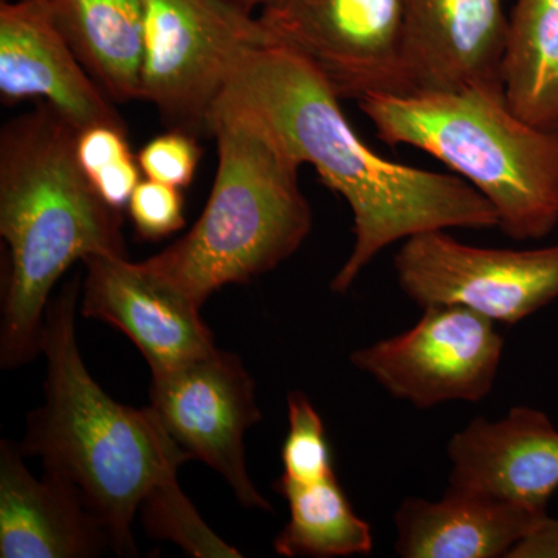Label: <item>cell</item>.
I'll return each instance as SVG.
<instances>
[{"mask_svg":"<svg viewBox=\"0 0 558 558\" xmlns=\"http://www.w3.org/2000/svg\"><path fill=\"white\" fill-rule=\"evenodd\" d=\"M328 81L274 39L245 51L219 101L256 117L351 208L354 245L330 289L344 293L385 248L432 230L498 229L494 207L459 175L396 163L359 137ZM218 101V102H219Z\"/></svg>","mask_w":558,"mask_h":558,"instance_id":"cell-1","label":"cell"},{"mask_svg":"<svg viewBox=\"0 0 558 558\" xmlns=\"http://www.w3.org/2000/svg\"><path fill=\"white\" fill-rule=\"evenodd\" d=\"M80 130L49 102L0 131V234L10 248L0 365L40 351L51 290L76 260L126 256L123 218L98 196L76 156Z\"/></svg>","mask_w":558,"mask_h":558,"instance_id":"cell-2","label":"cell"},{"mask_svg":"<svg viewBox=\"0 0 558 558\" xmlns=\"http://www.w3.org/2000/svg\"><path fill=\"white\" fill-rule=\"evenodd\" d=\"M78 282L50 300L40 351L47 359L46 403L28 416L21 451L43 459L47 475L76 488L119 556H137L132 521L146 497L178 481L193 459L159 414L110 399L84 365L75 333Z\"/></svg>","mask_w":558,"mask_h":558,"instance_id":"cell-3","label":"cell"},{"mask_svg":"<svg viewBox=\"0 0 558 558\" xmlns=\"http://www.w3.org/2000/svg\"><path fill=\"white\" fill-rule=\"evenodd\" d=\"M209 135L218 145V170L199 220L145 260L199 307L223 286L274 270L312 230L301 165L256 117L219 101Z\"/></svg>","mask_w":558,"mask_h":558,"instance_id":"cell-4","label":"cell"},{"mask_svg":"<svg viewBox=\"0 0 558 558\" xmlns=\"http://www.w3.org/2000/svg\"><path fill=\"white\" fill-rule=\"evenodd\" d=\"M359 105L381 142L424 150L478 191L512 240L556 230L558 126L521 119L505 87L374 95Z\"/></svg>","mask_w":558,"mask_h":558,"instance_id":"cell-5","label":"cell"},{"mask_svg":"<svg viewBox=\"0 0 558 558\" xmlns=\"http://www.w3.org/2000/svg\"><path fill=\"white\" fill-rule=\"evenodd\" d=\"M142 98L171 128L209 134L213 110L245 51L270 40L229 0H145Z\"/></svg>","mask_w":558,"mask_h":558,"instance_id":"cell-6","label":"cell"},{"mask_svg":"<svg viewBox=\"0 0 558 558\" xmlns=\"http://www.w3.org/2000/svg\"><path fill=\"white\" fill-rule=\"evenodd\" d=\"M258 17L275 43L310 62L340 98L414 92L405 0H275Z\"/></svg>","mask_w":558,"mask_h":558,"instance_id":"cell-7","label":"cell"},{"mask_svg":"<svg viewBox=\"0 0 558 558\" xmlns=\"http://www.w3.org/2000/svg\"><path fill=\"white\" fill-rule=\"evenodd\" d=\"M400 289L422 310L461 306L517 325L558 299V244L532 250L462 244L446 230L407 238L395 256Z\"/></svg>","mask_w":558,"mask_h":558,"instance_id":"cell-8","label":"cell"},{"mask_svg":"<svg viewBox=\"0 0 558 558\" xmlns=\"http://www.w3.org/2000/svg\"><path fill=\"white\" fill-rule=\"evenodd\" d=\"M502 349L492 319L461 306H429L413 328L352 352L351 362L392 398L424 410L486 399Z\"/></svg>","mask_w":558,"mask_h":558,"instance_id":"cell-9","label":"cell"},{"mask_svg":"<svg viewBox=\"0 0 558 558\" xmlns=\"http://www.w3.org/2000/svg\"><path fill=\"white\" fill-rule=\"evenodd\" d=\"M150 407L191 458L207 462L229 483L245 508L270 510L250 480L244 436L260 421L255 381L231 352L153 371Z\"/></svg>","mask_w":558,"mask_h":558,"instance_id":"cell-10","label":"cell"},{"mask_svg":"<svg viewBox=\"0 0 558 558\" xmlns=\"http://www.w3.org/2000/svg\"><path fill=\"white\" fill-rule=\"evenodd\" d=\"M84 264V317L101 319L126 333L150 371L174 368L216 349L201 307L145 260L98 255Z\"/></svg>","mask_w":558,"mask_h":558,"instance_id":"cell-11","label":"cell"},{"mask_svg":"<svg viewBox=\"0 0 558 558\" xmlns=\"http://www.w3.org/2000/svg\"><path fill=\"white\" fill-rule=\"evenodd\" d=\"M0 98H44L80 131L126 130L110 98L81 64L51 14L49 0L0 3Z\"/></svg>","mask_w":558,"mask_h":558,"instance_id":"cell-12","label":"cell"},{"mask_svg":"<svg viewBox=\"0 0 558 558\" xmlns=\"http://www.w3.org/2000/svg\"><path fill=\"white\" fill-rule=\"evenodd\" d=\"M447 451L450 487L548 513L558 490V429L548 414L521 405L499 421L473 418Z\"/></svg>","mask_w":558,"mask_h":558,"instance_id":"cell-13","label":"cell"},{"mask_svg":"<svg viewBox=\"0 0 558 558\" xmlns=\"http://www.w3.org/2000/svg\"><path fill=\"white\" fill-rule=\"evenodd\" d=\"M405 28L414 92L502 86V0H405Z\"/></svg>","mask_w":558,"mask_h":558,"instance_id":"cell-14","label":"cell"},{"mask_svg":"<svg viewBox=\"0 0 558 558\" xmlns=\"http://www.w3.org/2000/svg\"><path fill=\"white\" fill-rule=\"evenodd\" d=\"M21 449L0 446V557H95L108 535L69 483L47 475L36 480Z\"/></svg>","mask_w":558,"mask_h":558,"instance_id":"cell-15","label":"cell"},{"mask_svg":"<svg viewBox=\"0 0 558 558\" xmlns=\"http://www.w3.org/2000/svg\"><path fill=\"white\" fill-rule=\"evenodd\" d=\"M546 515L449 486L438 501L407 498L400 502L395 549L402 558H508Z\"/></svg>","mask_w":558,"mask_h":558,"instance_id":"cell-16","label":"cell"},{"mask_svg":"<svg viewBox=\"0 0 558 558\" xmlns=\"http://www.w3.org/2000/svg\"><path fill=\"white\" fill-rule=\"evenodd\" d=\"M76 57L110 100L142 98L145 0H49Z\"/></svg>","mask_w":558,"mask_h":558,"instance_id":"cell-17","label":"cell"},{"mask_svg":"<svg viewBox=\"0 0 558 558\" xmlns=\"http://www.w3.org/2000/svg\"><path fill=\"white\" fill-rule=\"evenodd\" d=\"M501 76L517 116L558 126V0H515Z\"/></svg>","mask_w":558,"mask_h":558,"instance_id":"cell-18","label":"cell"},{"mask_svg":"<svg viewBox=\"0 0 558 558\" xmlns=\"http://www.w3.org/2000/svg\"><path fill=\"white\" fill-rule=\"evenodd\" d=\"M275 490L289 506L288 524L275 538L278 556L332 558L373 553V529L354 512L337 476L315 484L279 476Z\"/></svg>","mask_w":558,"mask_h":558,"instance_id":"cell-19","label":"cell"},{"mask_svg":"<svg viewBox=\"0 0 558 558\" xmlns=\"http://www.w3.org/2000/svg\"><path fill=\"white\" fill-rule=\"evenodd\" d=\"M143 521L153 537L170 539L194 557H241L201 519L178 481L154 488L142 505Z\"/></svg>","mask_w":558,"mask_h":558,"instance_id":"cell-20","label":"cell"},{"mask_svg":"<svg viewBox=\"0 0 558 558\" xmlns=\"http://www.w3.org/2000/svg\"><path fill=\"white\" fill-rule=\"evenodd\" d=\"M289 432L282 446L284 473L281 478L296 484H315L336 476L325 424L304 392L288 398Z\"/></svg>","mask_w":558,"mask_h":558,"instance_id":"cell-21","label":"cell"},{"mask_svg":"<svg viewBox=\"0 0 558 558\" xmlns=\"http://www.w3.org/2000/svg\"><path fill=\"white\" fill-rule=\"evenodd\" d=\"M201 156L196 135L171 130L146 143L140 149L137 160L146 179L180 190L193 182Z\"/></svg>","mask_w":558,"mask_h":558,"instance_id":"cell-22","label":"cell"},{"mask_svg":"<svg viewBox=\"0 0 558 558\" xmlns=\"http://www.w3.org/2000/svg\"><path fill=\"white\" fill-rule=\"evenodd\" d=\"M128 209L142 240H163L185 227L182 193L156 180L146 179L138 183Z\"/></svg>","mask_w":558,"mask_h":558,"instance_id":"cell-23","label":"cell"},{"mask_svg":"<svg viewBox=\"0 0 558 558\" xmlns=\"http://www.w3.org/2000/svg\"><path fill=\"white\" fill-rule=\"evenodd\" d=\"M508 558H558V517L546 515L510 550Z\"/></svg>","mask_w":558,"mask_h":558,"instance_id":"cell-24","label":"cell"},{"mask_svg":"<svg viewBox=\"0 0 558 558\" xmlns=\"http://www.w3.org/2000/svg\"><path fill=\"white\" fill-rule=\"evenodd\" d=\"M233 5L240 7V9L253 13L255 10H264L266 7L271 5L275 0H229Z\"/></svg>","mask_w":558,"mask_h":558,"instance_id":"cell-25","label":"cell"}]
</instances>
